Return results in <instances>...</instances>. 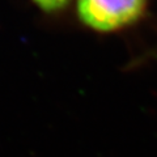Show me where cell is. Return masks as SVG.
Returning <instances> with one entry per match:
<instances>
[{"label": "cell", "instance_id": "obj_1", "mask_svg": "<svg viewBox=\"0 0 157 157\" xmlns=\"http://www.w3.org/2000/svg\"><path fill=\"white\" fill-rule=\"evenodd\" d=\"M145 0H77L80 20L97 32H114L141 16Z\"/></svg>", "mask_w": 157, "mask_h": 157}, {"label": "cell", "instance_id": "obj_2", "mask_svg": "<svg viewBox=\"0 0 157 157\" xmlns=\"http://www.w3.org/2000/svg\"><path fill=\"white\" fill-rule=\"evenodd\" d=\"M39 8L46 12H55L64 8L70 0H33Z\"/></svg>", "mask_w": 157, "mask_h": 157}]
</instances>
